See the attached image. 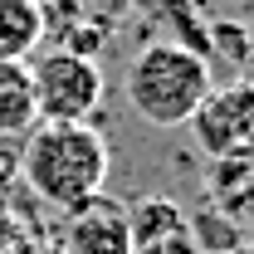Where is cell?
Instances as JSON below:
<instances>
[{
	"label": "cell",
	"mask_w": 254,
	"mask_h": 254,
	"mask_svg": "<svg viewBox=\"0 0 254 254\" xmlns=\"http://www.w3.org/2000/svg\"><path fill=\"white\" fill-rule=\"evenodd\" d=\"M34 118V93H30V68L25 64H0V142L5 137H25Z\"/></svg>",
	"instance_id": "ba28073f"
},
{
	"label": "cell",
	"mask_w": 254,
	"mask_h": 254,
	"mask_svg": "<svg viewBox=\"0 0 254 254\" xmlns=\"http://www.w3.org/2000/svg\"><path fill=\"white\" fill-rule=\"evenodd\" d=\"M132 10H142L147 20H166L176 30V44H186L195 54H205V20L195 15L190 0H127Z\"/></svg>",
	"instance_id": "9c48e42d"
},
{
	"label": "cell",
	"mask_w": 254,
	"mask_h": 254,
	"mask_svg": "<svg viewBox=\"0 0 254 254\" xmlns=\"http://www.w3.org/2000/svg\"><path fill=\"white\" fill-rule=\"evenodd\" d=\"M30 68V93L39 123H88L103 103V68L98 59H83L73 49H44L25 59Z\"/></svg>",
	"instance_id": "3957f363"
},
{
	"label": "cell",
	"mask_w": 254,
	"mask_h": 254,
	"mask_svg": "<svg viewBox=\"0 0 254 254\" xmlns=\"http://www.w3.org/2000/svg\"><path fill=\"white\" fill-rule=\"evenodd\" d=\"M20 254H59V250H20Z\"/></svg>",
	"instance_id": "7c38bea8"
},
{
	"label": "cell",
	"mask_w": 254,
	"mask_h": 254,
	"mask_svg": "<svg viewBox=\"0 0 254 254\" xmlns=\"http://www.w3.org/2000/svg\"><path fill=\"white\" fill-rule=\"evenodd\" d=\"M210 88V59L176 39L147 44L127 68V103L152 127H186Z\"/></svg>",
	"instance_id": "7a4b0ae2"
},
{
	"label": "cell",
	"mask_w": 254,
	"mask_h": 254,
	"mask_svg": "<svg viewBox=\"0 0 254 254\" xmlns=\"http://www.w3.org/2000/svg\"><path fill=\"white\" fill-rule=\"evenodd\" d=\"M200 254H245V250H200Z\"/></svg>",
	"instance_id": "8fae6325"
},
{
	"label": "cell",
	"mask_w": 254,
	"mask_h": 254,
	"mask_svg": "<svg viewBox=\"0 0 254 254\" xmlns=\"http://www.w3.org/2000/svg\"><path fill=\"white\" fill-rule=\"evenodd\" d=\"M44 44L39 0H0V64H25Z\"/></svg>",
	"instance_id": "52a82bcc"
},
{
	"label": "cell",
	"mask_w": 254,
	"mask_h": 254,
	"mask_svg": "<svg viewBox=\"0 0 254 254\" xmlns=\"http://www.w3.org/2000/svg\"><path fill=\"white\" fill-rule=\"evenodd\" d=\"M64 235L59 254H132V235H127V205L113 195H88L83 205L64 210Z\"/></svg>",
	"instance_id": "5b68a950"
},
{
	"label": "cell",
	"mask_w": 254,
	"mask_h": 254,
	"mask_svg": "<svg viewBox=\"0 0 254 254\" xmlns=\"http://www.w3.org/2000/svg\"><path fill=\"white\" fill-rule=\"evenodd\" d=\"M39 20H44V39H59L83 20V0H39Z\"/></svg>",
	"instance_id": "30bf717a"
},
{
	"label": "cell",
	"mask_w": 254,
	"mask_h": 254,
	"mask_svg": "<svg viewBox=\"0 0 254 254\" xmlns=\"http://www.w3.org/2000/svg\"><path fill=\"white\" fill-rule=\"evenodd\" d=\"M108 166H113L108 142L88 123H34L25 132L20 176L54 210H73L88 195H98L108 181Z\"/></svg>",
	"instance_id": "6da1fadb"
},
{
	"label": "cell",
	"mask_w": 254,
	"mask_h": 254,
	"mask_svg": "<svg viewBox=\"0 0 254 254\" xmlns=\"http://www.w3.org/2000/svg\"><path fill=\"white\" fill-rule=\"evenodd\" d=\"M127 235H132V254L157 250V245H166V240L190 235V215L176 205V200H166V195H147V200L127 205Z\"/></svg>",
	"instance_id": "8992f818"
},
{
	"label": "cell",
	"mask_w": 254,
	"mask_h": 254,
	"mask_svg": "<svg viewBox=\"0 0 254 254\" xmlns=\"http://www.w3.org/2000/svg\"><path fill=\"white\" fill-rule=\"evenodd\" d=\"M186 127L210 161H254V78L210 88Z\"/></svg>",
	"instance_id": "277c9868"
},
{
	"label": "cell",
	"mask_w": 254,
	"mask_h": 254,
	"mask_svg": "<svg viewBox=\"0 0 254 254\" xmlns=\"http://www.w3.org/2000/svg\"><path fill=\"white\" fill-rule=\"evenodd\" d=\"M245 254H254V240H250V250H245Z\"/></svg>",
	"instance_id": "4fadbf2b"
}]
</instances>
